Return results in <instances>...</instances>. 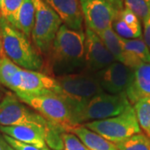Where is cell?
Segmentation results:
<instances>
[{
	"mask_svg": "<svg viewBox=\"0 0 150 150\" xmlns=\"http://www.w3.org/2000/svg\"><path fill=\"white\" fill-rule=\"evenodd\" d=\"M85 32L63 24L48 54L44 56L42 73L53 78L80 73L85 68Z\"/></svg>",
	"mask_w": 150,
	"mask_h": 150,
	"instance_id": "1",
	"label": "cell"
},
{
	"mask_svg": "<svg viewBox=\"0 0 150 150\" xmlns=\"http://www.w3.org/2000/svg\"><path fill=\"white\" fill-rule=\"evenodd\" d=\"M0 30L5 55L18 67L42 71L43 59L30 39L0 15Z\"/></svg>",
	"mask_w": 150,
	"mask_h": 150,
	"instance_id": "2",
	"label": "cell"
},
{
	"mask_svg": "<svg viewBox=\"0 0 150 150\" xmlns=\"http://www.w3.org/2000/svg\"><path fill=\"white\" fill-rule=\"evenodd\" d=\"M54 93L68 103L71 112L104 91L93 74L80 72L54 78Z\"/></svg>",
	"mask_w": 150,
	"mask_h": 150,
	"instance_id": "3",
	"label": "cell"
},
{
	"mask_svg": "<svg viewBox=\"0 0 150 150\" xmlns=\"http://www.w3.org/2000/svg\"><path fill=\"white\" fill-rule=\"evenodd\" d=\"M132 105L125 93L110 94L103 93L71 112L74 127L81 123L103 120L118 116Z\"/></svg>",
	"mask_w": 150,
	"mask_h": 150,
	"instance_id": "4",
	"label": "cell"
},
{
	"mask_svg": "<svg viewBox=\"0 0 150 150\" xmlns=\"http://www.w3.org/2000/svg\"><path fill=\"white\" fill-rule=\"evenodd\" d=\"M83 125L112 144L120 143L142 133L133 105L129 106L118 116L88 122Z\"/></svg>",
	"mask_w": 150,
	"mask_h": 150,
	"instance_id": "5",
	"label": "cell"
},
{
	"mask_svg": "<svg viewBox=\"0 0 150 150\" xmlns=\"http://www.w3.org/2000/svg\"><path fill=\"white\" fill-rule=\"evenodd\" d=\"M22 102L35 109L49 122L58 124L69 133L72 123L71 110L68 103L52 91H46L37 95H17Z\"/></svg>",
	"mask_w": 150,
	"mask_h": 150,
	"instance_id": "6",
	"label": "cell"
},
{
	"mask_svg": "<svg viewBox=\"0 0 150 150\" xmlns=\"http://www.w3.org/2000/svg\"><path fill=\"white\" fill-rule=\"evenodd\" d=\"M33 3L35 8V21L31 38L38 51L42 56H45L64 23L56 12L44 0H33Z\"/></svg>",
	"mask_w": 150,
	"mask_h": 150,
	"instance_id": "7",
	"label": "cell"
},
{
	"mask_svg": "<svg viewBox=\"0 0 150 150\" xmlns=\"http://www.w3.org/2000/svg\"><path fill=\"white\" fill-rule=\"evenodd\" d=\"M47 122L42 115L28 108L11 93H7L0 102V126L38 124L45 127Z\"/></svg>",
	"mask_w": 150,
	"mask_h": 150,
	"instance_id": "8",
	"label": "cell"
},
{
	"mask_svg": "<svg viewBox=\"0 0 150 150\" xmlns=\"http://www.w3.org/2000/svg\"><path fill=\"white\" fill-rule=\"evenodd\" d=\"M87 28L99 33L112 27L120 12L108 0H79Z\"/></svg>",
	"mask_w": 150,
	"mask_h": 150,
	"instance_id": "9",
	"label": "cell"
},
{
	"mask_svg": "<svg viewBox=\"0 0 150 150\" xmlns=\"http://www.w3.org/2000/svg\"><path fill=\"white\" fill-rule=\"evenodd\" d=\"M55 79L42 72L20 69L13 75L10 89L16 95H37L46 91L54 93Z\"/></svg>",
	"mask_w": 150,
	"mask_h": 150,
	"instance_id": "10",
	"label": "cell"
},
{
	"mask_svg": "<svg viewBox=\"0 0 150 150\" xmlns=\"http://www.w3.org/2000/svg\"><path fill=\"white\" fill-rule=\"evenodd\" d=\"M84 32L85 68L83 71L89 74H95L112 64L116 60L97 33L87 28Z\"/></svg>",
	"mask_w": 150,
	"mask_h": 150,
	"instance_id": "11",
	"label": "cell"
},
{
	"mask_svg": "<svg viewBox=\"0 0 150 150\" xmlns=\"http://www.w3.org/2000/svg\"><path fill=\"white\" fill-rule=\"evenodd\" d=\"M93 75L105 93L118 94L125 93L129 88L133 79L134 70L120 62L115 61Z\"/></svg>",
	"mask_w": 150,
	"mask_h": 150,
	"instance_id": "12",
	"label": "cell"
},
{
	"mask_svg": "<svg viewBox=\"0 0 150 150\" xmlns=\"http://www.w3.org/2000/svg\"><path fill=\"white\" fill-rule=\"evenodd\" d=\"M45 127L38 124H25L18 126H0V131L13 139L33 145L38 148L46 147Z\"/></svg>",
	"mask_w": 150,
	"mask_h": 150,
	"instance_id": "13",
	"label": "cell"
},
{
	"mask_svg": "<svg viewBox=\"0 0 150 150\" xmlns=\"http://www.w3.org/2000/svg\"><path fill=\"white\" fill-rule=\"evenodd\" d=\"M61 18L63 23L74 30H82L83 18L79 0H44Z\"/></svg>",
	"mask_w": 150,
	"mask_h": 150,
	"instance_id": "14",
	"label": "cell"
},
{
	"mask_svg": "<svg viewBox=\"0 0 150 150\" xmlns=\"http://www.w3.org/2000/svg\"><path fill=\"white\" fill-rule=\"evenodd\" d=\"M123 46L122 64L131 69H136L144 64H150V50L141 38H121Z\"/></svg>",
	"mask_w": 150,
	"mask_h": 150,
	"instance_id": "15",
	"label": "cell"
},
{
	"mask_svg": "<svg viewBox=\"0 0 150 150\" xmlns=\"http://www.w3.org/2000/svg\"><path fill=\"white\" fill-rule=\"evenodd\" d=\"M125 93L131 104L150 97V64H144L134 70L133 79Z\"/></svg>",
	"mask_w": 150,
	"mask_h": 150,
	"instance_id": "16",
	"label": "cell"
},
{
	"mask_svg": "<svg viewBox=\"0 0 150 150\" xmlns=\"http://www.w3.org/2000/svg\"><path fill=\"white\" fill-rule=\"evenodd\" d=\"M112 28L118 36L126 39L142 38L139 18L129 8H124L112 23Z\"/></svg>",
	"mask_w": 150,
	"mask_h": 150,
	"instance_id": "17",
	"label": "cell"
},
{
	"mask_svg": "<svg viewBox=\"0 0 150 150\" xmlns=\"http://www.w3.org/2000/svg\"><path fill=\"white\" fill-rule=\"evenodd\" d=\"M69 133L75 134L90 150H118L114 144L109 142L100 136L87 129L83 125H78L72 128Z\"/></svg>",
	"mask_w": 150,
	"mask_h": 150,
	"instance_id": "18",
	"label": "cell"
},
{
	"mask_svg": "<svg viewBox=\"0 0 150 150\" xmlns=\"http://www.w3.org/2000/svg\"><path fill=\"white\" fill-rule=\"evenodd\" d=\"M34 21L35 8L33 0H23L17 15L15 28L30 39Z\"/></svg>",
	"mask_w": 150,
	"mask_h": 150,
	"instance_id": "19",
	"label": "cell"
},
{
	"mask_svg": "<svg viewBox=\"0 0 150 150\" xmlns=\"http://www.w3.org/2000/svg\"><path fill=\"white\" fill-rule=\"evenodd\" d=\"M98 35L101 38L105 47L113 56L116 61L122 63L123 60V46L121 38L118 36L113 28H109L103 32L98 33Z\"/></svg>",
	"mask_w": 150,
	"mask_h": 150,
	"instance_id": "20",
	"label": "cell"
},
{
	"mask_svg": "<svg viewBox=\"0 0 150 150\" xmlns=\"http://www.w3.org/2000/svg\"><path fill=\"white\" fill-rule=\"evenodd\" d=\"M134 108L140 128L150 139V97L139 99L134 104Z\"/></svg>",
	"mask_w": 150,
	"mask_h": 150,
	"instance_id": "21",
	"label": "cell"
},
{
	"mask_svg": "<svg viewBox=\"0 0 150 150\" xmlns=\"http://www.w3.org/2000/svg\"><path fill=\"white\" fill-rule=\"evenodd\" d=\"M48 121V120H47ZM45 143L54 150H64L63 134L66 133L64 129L58 124L47 122L45 126ZM68 133V132H67Z\"/></svg>",
	"mask_w": 150,
	"mask_h": 150,
	"instance_id": "22",
	"label": "cell"
},
{
	"mask_svg": "<svg viewBox=\"0 0 150 150\" xmlns=\"http://www.w3.org/2000/svg\"><path fill=\"white\" fill-rule=\"evenodd\" d=\"M114 144L118 150H150V139L143 133Z\"/></svg>",
	"mask_w": 150,
	"mask_h": 150,
	"instance_id": "23",
	"label": "cell"
},
{
	"mask_svg": "<svg viewBox=\"0 0 150 150\" xmlns=\"http://www.w3.org/2000/svg\"><path fill=\"white\" fill-rule=\"evenodd\" d=\"M20 69L6 55L2 57L0 59V83L10 88L12 79Z\"/></svg>",
	"mask_w": 150,
	"mask_h": 150,
	"instance_id": "24",
	"label": "cell"
},
{
	"mask_svg": "<svg viewBox=\"0 0 150 150\" xmlns=\"http://www.w3.org/2000/svg\"><path fill=\"white\" fill-rule=\"evenodd\" d=\"M23 0H3L0 4V15L15 27L17 15Z\"/></svg>",
	"mask_w": 150,
	"mask_h": 150,
	"instance_id": "25",
	"label": "cell"
},
{
	"mask_svg": "<svg viewBox=\"0 0 150 150\" xmlns=\"http://www.w3.org/2000/svg\"><path fill=\"white\" fill-rule=\"evenodd\" d=\"M123 4L143 21L150 16V0H123Z\"/></svg>",
	"mask_w": 150,
	"mask_h": 150,
	"instance_id": "26",
	"label": "cell"
},
{
	"mask_svg": "<svg viewBox=\"0 0 150 150\" xmlns=\"http://www.w3.org/2000/svg\"><path fill=\"white\" fill-rule=\"evenodd\" d=\"M64 150H90L75 134L72 133H64L63 134Z\"/></svg>",
	"mask_w": 150,
	"mask_h": 150,
	"instance_id": "27",
	"label": "cell"
},
{
	"mask_svg": "<svg viewBox=\"0 0 150 150\" xmlns=\"http://www.w3.org/2000/svg\"><path fill=\"white\" fill-rule=\"evenodd\" d=\"M4 139H5V141L10 145L12 148H13L15 150H51L48 149V147H44V148H38L36 146L33 145L27 144L24 143L19 142L18 140L13 139L11 137L4 134Z\"/></svg>",
	"mask_w": 150,
	"mask_h": 150,
	"instance_id": "28",
	"label": "cell"
},
{
	"mask_svg": "<svg viewBox=\"0 0 150 150\" xmlns=\"http://www.w3.org/2000/svg\"><path fill=\"white\" fill-rule=\"evenodd\" d=\"M144 40L150 50V16L144 20Z\"/></svg>",
	"mask_w": 150,
	"mask_h": 150,
	"instance_id": "29",
	"label": "cell"
},
{
	"mask_svg": "<svg viewBox=\"0 0 150 150\" xmlns=\"http://www.w3.org/2000/svg\"><path fill=\"white\" fill-rule=\"evenodd\" d=\"M109 1L112 5L115 8H117L119 10H123V0H108Z\"/></svg>",
	"mask_w": 150,
	"mask_h": 150,
	"instance_id": "30",
	"label": "cell"
},
{
	"mask_svg": "<svg viewBox=\"0 0 150 150\" xmlns=\"http://www.w3.org/2000/svg\"><path fill=\"white\" fill-rule=\"evenodd\" d=\"M6 145H7V142L4 139V136L0 135V150H5Z\"/></svg>",
	"mask_w": 150,
	"mask_h": 150,
	"instance_id": "31",
	"label": "cell"
},
{
	"mask_svg": "<svg viewBox=\"0 0 150 150\" xmlns=\"http://www.w3.org/2000/svg\"><path fill=\"white\" fill-rule=\"evenodd\" d=\"M5 55L4 51V46H3V38H2V34H1V30H0V59Z\"/></svg>",
	"mask_w": 150,
	"mask_h": 150,
	"instance_id": "32",
	"label": "cell"
},
{
	"mask_svg": "<svg viewBox=\"0 0 150 150\" xmlns=\"http://www.w3.org/2000/svg\"><path fill=\"white\" fill-rule=\"evenodd\" d=\"M5 150H15L13 148H12L10 145L8 144V143H7V145H6V149Z\"/></svg>",
	"mask_w": 150,
	"mask_h": 150,
	"instance_id": "33",
	"label": "cell"
},
{
	"mask_svg": "<svg viewBox=\"0 0 150 150\" xmlns=\"http://www.w3.org/2000/svg\"><path fill=\"white\" fill-rule=\"evenodd\" d=\"M4 92L2 91V89L0 88V102L2 101V99L4 98Z\"/></svg>",
	"mask_w": 150,
	"mask_h": 150,
	"instance_id": "34",
	"label": "cell"
},
{
	"mask_svg": "<svg viewBox=\"0 0 150 150\" xmlns=\"http://www.w3.org/2000/svg\"><path fill=\"white\" fill-rule=\"evenodd\" d=\"M3 2V0H0V4H1V3Z\"/></svg>",
	"mask_w": 150,
	"mask_h": 150,
	"instance_id": "35",
	"label": "cell"
}]
</instances>
